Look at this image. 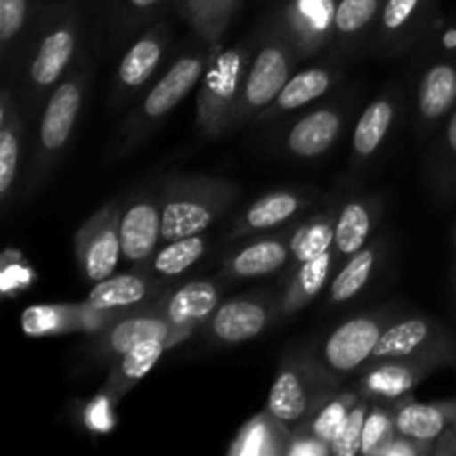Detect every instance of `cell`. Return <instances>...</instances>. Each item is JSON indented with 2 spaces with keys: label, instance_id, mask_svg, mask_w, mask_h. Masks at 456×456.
<instances>
[{
  "label": "cell",
  "instance_id": "3",
  "mask_svg": "<svg viewBox=\"0 0 456 456\" xmlns=\"http://www.w3.org/2000/svg\"><path fill=\"white\" fill-rule=\"evenodd\" d=\"M239 199V185L221 176H172L160 183L163 243L203 234L230 212Z\"/></svg>",
  "mask_w": 456,
  "mask_h": 456
},
{
  "label": "cell",
  "instance_id": "26",
  "mask_svg": "<svg viewBox=\"0 0 456 456\" xmlns=\"http://www.w3.org/2000/svg\"><path fill=\"white\" fill-rule=\"evenodd\" d=\"M383 203L379 196H356L347 200L337 216V232H334V256L337 265L346 263L352 254L363 249L372 239L374 230L381 218Z\"/></svg>",
  "mask_w": 456,
  "mask_h": 456
},
{
  "label": "cell",
  "instance_id": "31",
  "mask_svg": "<svg viewBox=\"0 0 456 456\" xmlns=\"http://www.w3.org/2000/svg\"><path fill=\"white\" fill-rule=\"evenodd\" d=\"M383 256V240H370L363 249L352 254L346 263L337 267L332 281H330V305H343L352 301L365 289V285L372 281V274L377 272L379 263Z\"/></svg>",
  "mask_w": 456,
  "mask_h": 456
},
{
  "label": "cell",
  "instance_id": "4",
  "mask_svg": "<svg viewBox=\"0 0 456 456\" xmlns=\"http://www.w3.org/2000/svg\"><path fill=\"white\" fill-rule=\"evenodd\" d=\"M254 40L214 47L196 96V127L205 138H218L234 127L243 85L248 78Z\"/></svg>",
  "mask_w": 456,
  "mask_h": 456
},
{
  "label": "cell",
  "instance_id": "5",
  "mask_svg": "<svg viewBox=\"0 0 456 456\" xmlns=\"http://www.w3.org/2000/svg\"><path fill=\"white\" fill-rule=\"evenodd\" d=\"M214 47L200 43V47L181 53L169 65V69L147 89L141 102L125 116V123L118 132L120 150L125 151L136 145V142H141L145 134H150L160 120L167 118L194 92L196 85H200V80H203Z\"/></svg>",
  "mask_w": 456,
  "mask_h": 456
},
{
  "label": "cell",
  "instance_id": "32",
  "mask_svg": "<svg viewBox=\"0 0 456 456\" xmlns=\"http://www.w3.org/2000/svg\"><path fill=\"white\" fill-rule=\"evenodd\" d=\"M337 209H325V212L314 214L312 218L297 223L292 232V254H289V263L283 270V283L292 272L297 270L301 263L310 261V258L319 256V254L328 252L334 248V232H337Z\"/></svg>",
  "mask_w": 456,
  "mask_h": 456
},
{
  "label": "cell",
  "instance_id": "40",
  "mask_svg": "<svg viewBox=\"0 0 456 456\" xmlns=\"http://www.w3.org/2000/svg\"><path fill=\"white\" fill-rule=\"evenodd\" d=\"M395 435H396V423H395V412H392V408L386 403H377V401H372L368 419H365L361 454L377 456L379 448H381V445Z\"/></svg>",
  "mask_w": 456,
  "mask_h": 456
},
{
  "label": "cell",
  "instance_id": "43",
  "mask_svg": "<svg viewBox=\"0 0 456 456\" xmlns=\"http://www.w3.org/2000/svg\"><path fill=\"white\" fill-rule=\"evenodd\" d=\"M305 454L328 456L332 454V448H330L325 441H321L314 432L307 430L305 426H298L294 428L292 436H289L288 456H305Z\"/></svg>",
  "mask_w": 456,
  "mask_h": 456
},
{
  "label": "cell",
  "instance_id": "38",
  "mask_svg": "<svg viewBox=\"0 0 456 456\" xmlns=\"http://www.w3.org/2000/svg\"><path fill=\"white\" fill-rule=\"evenodd\" d=\"M386 0H338L334 20V43L341 47L354 45L374 20L381 16Z\"/></svg>",
  "mask_w": 456,
  "mask_h": 456
},
{
  "label": "cell",
  "instance_id": "28",
  "mask_svg": "<svg viewBox=\"0 0 456 456\" xmlns=\"http://www.w3.org/2000/svg\"><path fill=\"white\" fill-rule=\"evenodd\" d=\"M174 346L169 338H150V341L138 343L136 347H132L129 352H125L120 359H116L110 365V374H107V383L102 387V395L107 396L110 403L123 399L138 381L147 377L151 372L156 363L163 359V354L167 350H172Z\"/></svg>",
  "mask_w": 456,
  "mask_h": 456
},
{
  "label": "cell",
  "instance_id": "22",
  "mask_svg": "<svg viewBox=\"0 0 456 456\" xmlns=\"http://www.w3.org/2000/svg\"><path fill=\"white\" fill-rule=\"evenodd\" d=\"M160 314L176 330L194 334L221 305V285L214 281H190L156 298Z\"/></svg>",
  "mask_w": 456,
  "mask_h": 456
},
{
  "label": "cell",
  "instance_id": "34",
  "mask_svg": "<svg viewBox=\"0 0 456 456\" xmlns=\"http://www.w3.org/2000/svg\"><path fill=\"white\" fill-rule=\"evenodd\" d=\"M289 436L292 432L263 410L240 428L227 452L234 456H283L288 454Z\"/></svg>",
  "mask_w": 456,
  "mask_h": 456
},
{
  "label": "cell",
  "instance_id": "39",
  "mask_svg": "<svg viewBox=\"0 0 456 456\" xmlns=\"http://www.w3.org/2000/svg\"><path fill=\"white\" fill-rule=\"evenodd\" d=\"M359 399H361L359 387H356V390L337 392V395H332L323 405H321V410L310 419V421L301 423V426H305L307 430L314 432L321 441L332 445V441L337 439L338 432H341L343 423H346L347 417H350L352 408L359 403Z\"/></svg>",
  "mask_w": 456,
  "mask_h": 456
},
{
  "label": "cell",
  "instance_id": "42",
  "mask_svg": "<svg viewBox=\"0 0 456 456\" xmlns=\"http://www.w3.org/2000/svg\"><path fill=\"white\" fill-rule=\"evenodd\" d=\"M240 0H212L209 3V27H208V38L205 45H218L221 43L223 34H225L227 25H230L232 16L239 9Z\"/></svg>",
  "mask_w": 456,
  "mask_h": 456
},
{
  "label": "cell",
  "instance_id": "36",
  "mask_svg": "<svg viewBox=\"0 0 456 456\" xmlns=\"http://www.w3.org/2000/svg\"><path fill=\"white\" fill-rule=\"evenodd\" d=\"M209 243L212 240L205 234L167 240V243L156 249L151 261L147 263L145 272L159 281L176 279V276L185 274L190 267H194L196 263H200V258L208 254Z\"/></svg>",
  "mask_w": 456,
  "mask_h": 456
},
{
  "label": "cell",
  "instance_id": "21",
  "mask_svg": "<svg viewBox=\"0 0 456 456\" xmlns=\"http://www.w3.org/2000/svg\"><path fill=\"white\" fill-rule=\"evenodd\" d=\"M22 145H25V114L20 101L13 98L12 85H4L0 96V200L3 208H12L20 178Z\"/></svg>",
  "mask_w": 456,
  "mask_h": 456
},
{
  "label": "cell",
  "instance_id": "1",
  "mask_svg": "<svg viewBox=\"0 0 456 456\" xmlns=\"http://www.w3.org/2000/svg\"><path fill=\"white\" fill-rule=\"evenodd\" d=\"M80 45V12L61 3L36 20L25 61H22V101L25 114L43 110L45 101L76 62Z\"/></svg>",
  "mask_w": 456,
  "mask_h": 456
},
{
  "label": "cell",
  "instance_id": "29",
  "mask_svg": "<svg viewBox=\"0 0 456 456\" xmlns=\"http://www.w3.org/2000/svg\"><path fill=\"white\" fill-rule=\"evenodd\" d=\"M337 256L334 249L319 254V256L310 258V261L301 263L292 276L281 283L283 292L279 294L281 303V316L297 314L305 305H310L316 297L325 289V285L332 281L334 272H337Z\"/></svg>",
  "mask_w": 456,
  "mask_h": 456
},
{
  "label": "cell",
  "instance_id": "23",
  "mask_svg": "<svg viewBox=\"0 0 456 456\" xmlns=\"http://www.w3.org/2000/svg\"><path fill=\"white\" fill-rule=\"evenodd\" d=\"M390 408L395 412L396 432L421 445L426 454H432L436 441L456 423V399L435 403L401 399Z\"/></svg>",
  "mask_w": 456,
  "mask_h": 456
},
{
  "label": "cell",
  "instance_id": "46",
  "mask_svg": "<svg viewBox=\"0 0 456 456\" xmlns=\"http://www.w3.org/2000/svg\"><path fill=\"white\" fill-rule=\"evenodd\" d=\"M450 288H452V301L456 307V227H454V239H452V267H450Z\"/></svg>",
  "mask_w": 456,
  "mask_h": 456
},
{
  "label": "cell",
  "instance_id": "17",
  "mask_svg": "<svg viewBox=\"0 0 456 456\" xmlns=\"http://www.w3.org/2000/svg\"><path fill=\"white\" fill-rule=\"evenodd\" d=\"M444 368L448 365L439 359H414V356L370 361L361 374L359 390L377 403L395 405L430 374Z\"/></svg>",
  "mask_w": 456,
  "mask_h": 456
},
{
  "label": "cell",
  "instance_id": "33",
  "mask_svg": "<svg viewBox=\"0 0 456 456\" xmlns=\"http://www.w3.org/2000/svg\"><path fill=\"white\" fill-rule=\"evenodd\" d=\"M29 20L31 0H0V47H3V65L7 71L18 74L22 67L34 34Z\"/></svg>",
  "mask_w": 456,
  "mask_h": 456
},
{
  "label": "cell",
  "instance_id": "16",
  "mask_svg": "<svg viewBox=\"0 0 456 456\" xmlns=\"http://www.w3.org/2000/svg\"><path fill=\"white\" fill-rule=\"evenodd\" d=\"M169 47V27L156 25L147 29L132 47L120 58L111 89V105L114 110L129 105L159 71L165 52Z\"/></svg>",
  "mask_w": 456,
  "mask_h": 456
},
{
  "label": "cell",
  "instance_id": "45",
  "mask_svg": "<svg viewBox=\"0 0 456 456\" xmlns=\"http://www.w3.org/2000/svg\"><path fill=\"white\" fill-rule=\"evenodd\" d=\"M127 3V9L136 16H142V13H151L154 9H159L165 0H125Z\"/></svg>",
  "mask_w": 456,
  "mask_h": 456
},
{
  "label": "cell",
  "instance_id": "25",
  "mask_svg": "<svg viewBox=\"0 0 456 456\" xmlns=\"http://www.w3.org/2000/svg\"><path fill=\"white\" fill-rule=\"evenodd\" d=\"M165 292H167V288L159 279L141 270L127 272V274H111L110 279L94 283L92 292L85 301L96 310L123 314L127 310L147 305L154 298L163 297Z\"/></svg>",
  "mask_w": 456,
  "mask_h": 456
},
{
  "label": "cell",
  "instance_id": "18",
  "mask_svg": "<svg viewBox=\"0 0 456 456\" xmlns=\"http://www.w3.org/2000/svg\"><path fill=\"white\" fill-rule=\"evenodd\" d=\"M338 0H285L276 18L297 49L298 61L312 58L334 43Z\"/></svg>",
  "mask_w": 456,
  "mask_h": 456
},
{
  "label": "cell",
  "instance_id": "11",
  "mask_svg": "<svg viewBox=\"0 0 456 456\" xmlns=\"http://www.w3.org/2000/svg\"><path fill=\"white\" fill-rule=\"evenodd\" d=\"M281 316L274 292H254L221 303L203 323V338L209 346H239L261 337Z\"/></svg>",
  "mask_w": 456,
  "mask_h": 456
},
{
  "label": "cell",
  "instance_id": "37",
  "mask_svg": "<svg viewBox=\"0 0 456 456\" xmlns=\"http://www.w3.org/2000/svg\"><path fill=\"white\" fill-rule=\"evenodd\" d=\"M428 9V0H386L379 16V43L396 52L410 43Z\"/></svg>",
  "mask_w": 456,
  "mask_h": 456
},
{
  "label": "cell",
  "instance_id": "41",
  "mask_svg": "<svg viewBox=\"0 0 456 456\" xmlns=\"http://www.w3.org/2000/svg\"><path fill=\"white\" fill-rule=\"evenodd\" d=\"M370 405H372V399L365 396L361 392L359 403L352 408L350 417L347 421L343 423L341 432H338L337 439L332 441V456H356L361 454V441H363V428H365V419H368Z\"/></svg>",
  "mask_w": 456,
  "mask_h": 456
},
{
  "label": "cell",
  "instance_id": "15",
  "mask_svg": "<svg viewBox=\"0 0 456 456\" xmlns=\"http://www.w3.org/2000/svg\"><path fill=\"white\" fill-rule=\"evenodd\" d=\"M294 225L270 232V234L252 236V239H245L243 245H236L223 258L218 279L248 281L283 272L289 263V254H292Z\"/></svg>",
  "mask_w": 456,
  "mask_h": 456
},
{
  "label": "cell",
  "instance_id": "20",
  "mask_svg": "<svg viewBox=\"0 0 456 456\" xmlns=\"http://www.w3.org/2000/svg\"><path fill=\"white\" fill-rule=\"evenodd\" d=\"M343 123H346V110L338 105H323L314 111H307L289 125L283 138V150L294 159H319L337 145L343 134Z\"/></svg>",
  "mask_w": 456,
  "mask_h": 456
},
{
  "label": "cell",
  "instance_id": "10",
  "mask_svg": "<svg viewBox=\"0 0 456 456\" xmlns=\"http://www.w3.org/2000/svg\"><path fill=\"white\" fill-rule=\"evenodd\" d=\"M439 359L456 368V334L430 316H396L379 338L370 361Z\"/></svg>",
  "mask_w": 456,
  "mask_h": 456
},
{
  "label": "cell",
  "instance_id": "35",
  "mask_svg": "<svg viewBox=\"0 0 456 456\" xmlns=\"http://www.w3.org/2000/svg\"><path fill=\"white\" fill-rule=\"evenodd\" d=\"M426 183L436 199H456V107L428 154Z\"/></svg>",
  "mask_w": 456,
  "mask_h": 456
},
{
  "label": "cell",
  "instance_id": "13",
  "mask_svg": "<svg viewBox=\"0 0 456 456\" xmlns=\"http://www.w3.org/2000/svg\"><path fill=\"white\" fill-rule=\"evenodd\" d=\"M163 240V203L159 190H141L120 205V243L125 261L145 270Z\"/></svg>",
  "mask_w": 456,
  "mask_h": 456
},
{
  "label": "cell",
  "instance_id": "7",
  "mask_svg": "<svg viewBox=\"0 0 456 456\" xmlns=\"http://www.w3.org/2000/svg\"><path fill=\"white\" fill-rule=\"evenodd\" d=\"M297 62V49H294L289 36L285 34L279 18H274L254 38V53L243 85V96H240L239 110H236L234 127L249 123L267 105H272L285 83L292 78Z\"/></svg>",
  "mask_w": 456,
  "mask_h": 456
},
{
  "label": "cell",
  "instance_id": "24",
  "mask_svg": "<svg viewBox=\"0 0 456 456\" xmlns=\"http://www.w3.org/2000/svg\"><path fill=\"white\" fill-rule=\"evenodd\" d=\"M456 107V56H445L423 71L417 87V120L421 132L444 123Z\"/></svg>",
  "mask_w": 456,
  "mask_h": 456
},
{
  "label": "cell",
  "instance_id": "9",
  "mask_svg": "<svg viewBox=\"0 0 456 456\" xmlns=\"http://www.w3.org/2000/svg\"><path fill=\"white\" fill-rule=\"evenodd\" d=\"M187 337H191V334L176 330L160 314L154 298L147 305L123 312L101 334H94V338L87 346V354L94 363L111 365L125 352H129L142 341H150V338H169L174 346H178Z\"/></svg>",
  "mask_w": 456,
  "mask_h": 456
},
{
  "label": "cell",
  "instance_id": "8",
  "mask_svg": "<svg viewBox=\"0 0 456 456\" xmlns=\"http://www.w3.org/2000/svg\"><path fill=\"white\" fill-rule=\"evenodd\" d=\"M396 316L399 314L392 307L352 316V319L338 323L323 338L319 350L312 352V354L316 356L321 368L332 381L341 383L343 379L359 372L370 363L379 338Z\"/></svg>",
  "mask_w": 456,
  "mask_h": 456
},
{
  "label": "cell",
  "instance_id": "30",
  "mask_svg": "<svg viewBox=\"0 0 456 456\" xmlns=\"http://www.w3.org/2000/svg\"><path fill=\"white\" fill-rule=\"evenodd\" d=\"M334 83H337V71L332 67H307L285 83V87L272 101V105H267L258 114V120L267 123V120H276L289 111L307 107L310 102L323 98Z\"/></svg>",
  "mask_w": 456,
  "mask_h": 456
},
{
  "label": "cell",
  "instance_id": "19",
  "mask_svg": "<svg viewBox=\"0 0 456 456\" xmlns=\"http://www.w3.org/2000/svg\"><path fill=\"white\" fill-rule=\"evenodd\" d=\"M114 312H102L83 303H67V305H36L22 314V330L29 337H47V334H101L111 321Z\"/></svg>",
  "mask_w": 456,
  "mask_h": 456
},
{
  "label": "cell",
  "instance_id": "14",
  "mask_svg": "<svg viewBox=\"0 0 456 456\" xmlns=\"http://www.w3.org/2000/svg\"><path fill=\"white\" fill-rule=\"evenodd\" d=\"M312 200H314V191L301 190V187H281V190L267 191L236 218L234 225L227 232V239L230 243H240L252 236L270 234V232L294 225L297 218L310 208Z\"/></svg>",
  "mask_w": 456,
  "mask_h": 456
},
{
  "label": "cell",
  "instance_id": "2",
  "mask_svg": "<svg viewBox=\"0 0 456 456\" xmlns=\"http://www.w3.org/2000/svg\"><path fill=\"white\" fill-rule=\"evenodd\" d=\"M92 58L80 53L65 78L53 87L49 98L40 110L38 134L31 147L29 163L25 169V194L34 196L43 187V183L52 176L58 160L69 147L74 129L83 114L85 98L92 85Z\"/></svg>",
  "mask_w": 456,
  "mask_h": 456
},
{
  "label": "cell",
  "instance_id": "12",
  "mask_svg": "<svg viewBox=\"0 0 456 456\" xmlns=\"http://www.w3.org/2000/svg\"><path fill=\"white\" fill-rule=\"evenodd\" d=\"M74 252L80 274L89 283H101L116 272L120 243V200L114 199L92 214L74 236Z\"/></svg>",
  "mask_w": 456,
  "mask_h": 456
},
{
  "label": "cell",
  "instance_id": "6",
  "mask_svg": "<svg viewBox=\"0 0 456 456\" xmlns=\"http://www.w3.org/2000/svg\"><path fill=\"white\" fill-rule=\"evenodd\" d=\"M338 383L325 374L310 350L283 356L267 396L265 410L289 432L310 421L321 405L337 395Z\"/></svg>",
  "mask_w": 456,
  "mask_h": 456
},
{
  "label": "cell",
  "instance_id": "44",
  "mask_svg": "<svg viewBox=\"0 0 456 456\" xmlns=\"http://www.w3.org/2000/svg\"><path fill=\"white\" fill-rule=\"evenodd\" d=\"M423 448L419 444H414L412 439L403 436L401 432H396L395 436L386 441V444L379 448L377 456H423Z\"/></svg>",
  "mask_w": 456,
  "mask_h": 456
},
{
  "label": "cell",
  "instance_id": "27",
  "mask_svg": "<svg viewBox=\"0 0 456 456\" xmlns=\"http://www.w3.org/2000/svg\"><path fill=\"white\" fill-rule=\"evenodd\" d=\"M396 116H399L396 92H386L365 107L352 134V163L363 165L381 151L383 142L390 136L392 125L396 123Z\"/></svg>",
  "mask_w": 456,
  "mask_h": 456
}]
</instances>
